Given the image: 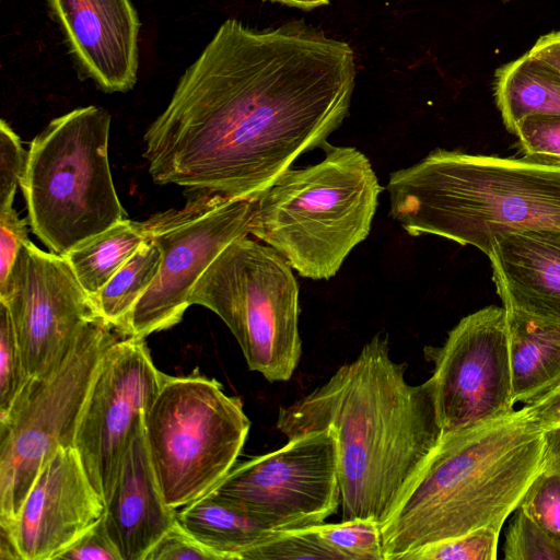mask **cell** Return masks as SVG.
Wrapping results in <instances>:
<instances>
[{
    "label": "cell",
    "mask_w": 560,
    "mask_h": 560,
    "mask_svg": "<svg viewBox=\"0 0 560 560\" xmlns=\"http://www.w3.org/2000/svg\"><path fill=\"white\" fill-rule=\"evenodd\" d=\"M351 46L302 20L255 30L224 21L148 127L159 185L255 200L302 153L324 148L349 114Z\"/></svg>",
    "instance_id": "cell-1"
},
{
    "label": "cell",
    "mask_w": 560,
    "mask_h": 560,
    "mask_svg": "<svg viewBox=\"0 0 560 560\" xmlns=\"http://www.w3.org/2000/svg\"><path fill=\"white\" fill-rule=\"evenodd\" d=\"M377 332L322 385L280 407L288 439L328 430L337 442L341 521L390 517L442 439L434 385H412Z\"/></svg>",
    "instance_id": "cell-2"
},
{
    "label": "cell",
    "mask_w": 560,
    "mask_h": 560,
    "mask_svg": "<svg viewBox=\"0 0 560 560\" xmlns=\"http://www.w3.org/2000/svg\"><path fill=\"white\" fill-rule=\"evenodd\" d=\"M545 467L544 429L525 406L443 435L381 526L383 559L490 526L501 530Z\"/></svg>",
    "instance_id": "cell-3"
},
{
    "label": "cell",
    "mask_w": 560,
    "mask_h": 560,
    "mask_svg": "<svg viewBox=\"0 0 560 560\" xmlns=\"http://www.w3.org/2000/svg\"><path fill=\"white\" fill-rule=\"evenodd\" d=\"M390 217L488 256L495 235L560 229V166L436 149L389 175Z\"/></svg>",
    "instance_id": "cell-4"
},
{
    "label": "cell",
    "mask_w": 560,
    "mask_h": 560,
    "mask_svg": "<svg viewBox=\"0 0 560 560\" xmlns=\"http://www.w3.org/2000/svg\"><path fill=\"white\" fill-rule=\"evenodd\" d=\"M317 164L289 168L254 201L253 234L296 272L328 280L369 235L382 187L368 156L327 143Z\"/></svg>",
    "instance_id": "cell-5"
},
{
    "label": "cell",
    "mask_w": 560,
    "mask_h": 560,
    "mask_svg": "<svg viewBox=\"0 0 560 560\" xmlns=\"http://www.w3.org/2000/svg\"><path fill=\"white\" fill-rule=\"evenodd\" d=\"M110 115L94 105L52 119L31 142L20 182L33 233L66 255L127 220L108 163Z\"/></svg>",
    "instance_id": "cell-6"
},
{
    "label": "cell",
    "mask_w": 560,
    "mask_h": 560,
    "mask_svg": "<svg viewBox=\"0 0 560 560\" xmlns=\"http://www.w3.org/2000/svg\"><path fill=\"white\" fill-rule=\"evenodd\" d=\"M249 428L241 398L215 378L165 375L143 421L165 503L178 510L210 492L234 467Z\"/></svg>",
    "instance_id": "cell-7"
},
{
    "label": "cell",
    "mask_w": 560,
    "mask_h": 560,
    "mask_svg": "<svg viewBox=\"0 0 560 560\" xmlns=\"http://www.w3.org/2000/svg\"><path fill=\"white\" fill-rule=\"evenodd\" d=\"M189 301L224 322L249 370L269 382L292 377L302 355L299 287L276 249L248 236L233 241L197 280Z\"/></svg>",
    "instance_id": "cell-8"
},
{
    "label": "cell",
    "mask_w": 560,
    "mask_h": 560,
    "mask_svg": "<svg viewBox=\"0 0 560 560\" xmlns=\"http://www.w3.org/2000/svg\"><path fill=\"white\" fill-rule=\"evenodd\" d=\"M121 336L102 317L89 322L65 359L47 374L30 378L0 416V523L15 517L54 453L73 446L98 365Z\"/></svg>",
    "instance_id": "cell-9"
},
{
    "label": "cell",
    "mask_w": 560,
    "mask_h": 560,
    "mask_svg": "<svg viewBox=\"0 0 560 560\" xmlns=\"http://www.w3.org/2000/svg\"><path fill=\"white\" fill-rule=\"evenodd\" d=\"M254 209V200L194 195L183 208L143 221L145 236L162 250V262L131 310L122 336L145 339L178 324L203 271L229 244L248 236Z\"/></svg>",
    "instance_id": "cell-10"
},
{
    "label": "cell",
    "mask_w": 560,
    "mask_h": 560,
    "mask_svg": "<svg viewBox=\"0 0 560 560\" xmlns=\"http://www.w3.org/2000/svg\"><path fill=\"white\" fill-rule=\"evenodd\" d=\"M279 530L314 526L341 504L337 442L328 430L248 458L210 491Z\"/></svg>",
    "instance_id": "cell-11"
},
{
    "label": "cell",
    "mask_w": 560,
    "mask_h": 560,
    "mask_svg": "<svg viewBox=\"0 0 560 560\" xmlns=\"http://www.w3.org/2000/svg\"><path fill=\"white\" fill-rule=\"evenodd\" d=\"M443 435L514 411L506 310L487 306L463 317L441 347H425ZM442 435V436H443Z\"/></svg>",
    "instance_id": "cell-12"
},
{
    "label": "cell",
    "mask_w": 560,
    "mask_h": 560,
    "mask_svg": "<svg viewBox=\"0 0 560 560\" xmlns=\"http://www.w3.org/2000/svg\"><path fill=\"white\" fill-rule=\"evenodd\" d=\"M166 374L142 338L121 336L104 354L85 399L73 441L85 472L106 503L125 452Z\"/></svg>",
    "instance_id": "cell-13"
},
{
    "label": "cell",
    "mask_w": 560,
    "mask_h": 560,
    "mask_svg": "<svg viewBox=\"0 0 560 560\" xmlns=\"http://www.w3.org/2000/svg\"><path fill=\"white\" fill-rule=\"evenodd\" d=\"M30 378L55 369L84 326L100 317L67 259L39 249L30 240L0 285Z\"/></svg>",
    "instance_id": "cell-14"
},
{
    "label": "cell",
    "mask_w": 560,
    "mask_h": 560,
    "mask_svg": "<svg viewBox=\"0 0 560 560\" xmlns=\"http://www.w3.org/2000/svg\"><path fill=\"white\" fill-rule=\"evenodd\" d=\"M73 446L60 447L40 469L18 514L0 523L21 560H50L72 545L104 514Z\"/></svg>",
    "instance_id": "cell-15"
},
{
    "label": "cell",
    "mask_w": 560,
    "mask_h": 560,
    "mask_svg": "<svg viewBox=\"0 0 560 560\" xmlns=\"http://www.w3.org/2000/svg\"><path fill=\"white\" fill-rule=\"evenodd\" d=\"M81 72L107 93L137 82L140 21L131 0H45Z\"/></svg>",
    "instance_id": "cell-16"
},
{
    "label": "cell",
    "mask_w": 560,
    "mask_h": 560,
    "mask_svg": "<svg viewBox=\"0 0 560 560\" xmlns=\"http://www.w3.org/2000/svg\"><path fill=\"white\" fill-rule=\"evenodd\" d=\"M488 257L506 311L560 326V229L495 235Z\"/></svg>",
    "instance_id": "cell-17"
},
{
    "label": "cell",
    "mask_w": 560,
    "mask_h": 560,
    "mask_svg": "<svg viewBox=\"0 0 560 560\" xmlns=\"http://www.w3.org/2000/svg\"><path fill=\"white\" fill-rule=\"evenodd\" d=\"M160 492L150 462L143 424L125 452L103 514L107 533L122 560H144L177 521Z\"/></svg>",
    "instance_id": "cell-18"
},
{
    "label": "cell",
    "mask_w": 560,
    "mask_h": 560,
    "mask_svg": "<svg viewBox=\"0 0 560 560\" xmlns=\"http://www.w3.org/2000/svg\"><path fill=\"white\" fill-rule=\"evenodd\" d=\"M512 393L530 405L560 385V326L506 311Z\"/></svg>",
    "instance_id": "cell-19"
},
{
    "label": "cell",
    "mask_w": 560,
    "mask_h": 560,
    "mask_svg": "<svg viewBox=\"0 0 560 560\" xmlns=\"http://www.w3.org/2000/svg\"><path fill=\"white\" fill-rule=\"evenodd\" d=\"M176 517L223 560H242L246 551L284 532L212 492L183 506Z\"/></svg>",
    "instance_id": "cell-20"
},
{
    "label": "cell",
    "mask_w": 560,
    "mask_h": 560,
    "mask_svg": "<svg viewBox=\"0 0 560 560\" xmlns=\"http://www.w3.org/2000/svg\"><path fill=\"white\" fill-rule=\"evenodd\" d=\"M493 94L511 133L529 115L560 116V74L528 52L495 70Z\"/></svg>",
    "instance_id": "cell-21"
},
{
    "label": "cell",
    "mask_w": 560,
    "mask_h": 560,
    "mask_svg": "<svg viewBox=\"0 0 560 560\" xmlns=\"http://www.w3.org/2000/svg\"><path fill=\"white\" fill-rule=\"evenodd\" d=\"M142 222L129 219L83 241L63 257L81 287L95 295L145 240Z\"/></svg>",
    "instance_id": "cell-22"
},
{
    "label": "cell",
    "mask_w": 560,
    "mask_h": 560,
    "mask_svg": "<svg viewBox=\"0 0 560 560\" xmlns=\"http://www.w3.org/2000/svg\"><path fill=\"white\" fill-rule=\"evenodd\" d=\"M161 262V248L145 237L135 254L92 296L98 316L120 335L131 310L156 278Z\"/></svg>",
    "instance_id": "cell-23"
},
{
    "label": "cell",
    "mask_w": 560,
    "mask_h": 560,
    "mask_svg": "<svg viewBox=\"0 0 560 560\" xmlns=\"http://www.w3.org/2000/svg\"><path fill=\"white\" fill-rule=\"evenodd\" d=\"M314 529L339 560H384L381 525L373 520L320 523Z\"/></svg>",
    "instance_id": "cell-24"
},
{
    "label": "cell",
    "mask_w": 560,
    "mask_h": 560,
    "mask_svg": "<svg viewBox=\"0 0 560 560\" xmlns=\"http://www.w3.org/2000/svg\"><path fill=\"white\" fill-rule=\"evenodd\" d=\"M279 559L339 560V557L320 539L314 526L281 532L242 556V560Z\"/></svg>",
    "instance_id": "cell-25"
},
{
    "label": "cell",
    "mask_w": 560,
    "mask_h": 560,
    "mask_svg": "<svg viewBox=\"0 0 560 560\" xmlns=\"http://www.w3.org/2000/svg\"><path fill=\"white\" fill-rule=\"evenodd\" d=\"M513 135L524 159L560 166V116L529 115L516 124Z\"/></svg>",
    "instance_id": "cell-26"
},
{
    "label": "cell",
    "mask_w": 560,
    "mask_h": 560,
    "mask_svg": "<svg viewBox=\"0 0 560 560\" xmlns=\"http://www.w3.org/2000/svg\"><path fill=\"white\" fill-rule=\"evenodd\" d=\"M499 529L490 526L429 545L407 560H495L498 558Z\"/></svg>",
    "instance_id": "cell-27"
},
{
    "label": "cell",
    "mask_w": 560,
    "mask_h": 560,
    "mask_svg": "<svg viewBox=\"0 0 560 560\" xmlns=\"http://www.w3.org/2000/svg\"><path fill=\"white\" fill-rule=\"evenodd\" d=\"M503 555L506 560H560V544L517 508L506 530Z\"/></svg>",
    "instance_id": "cell-28"
},
{
    "label": "cell",
    "mask_w": 560,
    "mask_h": 560,
    "mask_svg": "<svg viewBox=\"0 0 560 560\" xmlns=\"http://www.w3.org/2000/svg\"><path fill=\"white\" fill-rule=\"evenodd\" d=\"M28 380L9 310L0 302V416L10 409Z\"/></svg>",
    "instance_id": "cell-29"
},
{
    "label": "cell",
    "mask_w": 560,
    "mask_h": 560,
    "mask_svg": "<svg viewBox=\"0 0 560 560\" xmlns=\"http://www.w3.org/2000/svg\"><path fill=\"white\" fill-rule=\"evenodd\" d=\"M518 509L560 544V477L542 470L523 497Z\"/></svg>",
    "instance_id": "cell-30"
},
{
    "label": "cell",
    "mask_w": 560,
    "mask_h": 560,
    "mask_svg": "<svg viewBox=\"0 0 560 560\" xmlns=\"http://www.w3.org/2000/svg\"><path fill=\"white\" fill-rule=\"evenodd\" d=\"M28 151L5 120L0 122V210L11 207L26 167Z\"/></svg>",
    "instance_id": "cell-31"
},
{
    "label": "cell",
    "mask_w": 560,
    "mask_h": 560,
    "mask_svg": "<svg viewBox=\"0 0 560 560\" xmlns=\"http://www.w3.org/2000/svg\"><path fill=\"white\" fill-rule=\"evenodd\" d=\"M223 560L176 521L151 548L144 560Z\"/></svg>",
    "instance_id": "cell-32"
},
{
    "label": "cell",
    "mask_w": 560,
    "mask_h": 560,
    "mask_svg": "<svg viewBox=\"0 0 560 560\" xmlns=\"http://www.w3.org/2000/svg\"><path fill=\"white\" fill-rule=\"evenodd\" d=\"M57 559L67 560H122L112 541L102 517L65 549Z\"/></svg>",
    "instance_id": "cell-33"
},
{
    "label": "cell",
    "mask_w": 560,
    "mask_h": 560,
    "mask_svg": "<svg viewBox=\"0 0 560 560\" xmlns=\"http://www.w3.org/2000/svg\"><path fill=\"white\" fill-rule=\"evenodd\" d=\"M28 230L13 207L0 210V285L7 281L21 246L27 242Z\"/></svg>",
    "instance_id": "cell-34"
},
{
    "label": "cell",
    "mask_w": 560,
    "mask_h": 560,
    "mask_svg": "<svg viewBox=\"0 0 560 560\" xmlns=\"http://www.w3.org/2000/svg\"><path fill=\"white\" fill-rule=\"evenodd\" d=\"M525 408L544 430L560 427V385Z\"/></svg>",
    "instance_id": "cell-35"
},
{
    "label": "cell",
    "mask_w": 560,
    "mask_h": 560,
    "mask_svg": "<svg viewBox=\"0 0 560 560\" xmlns=\"http://www.w3.org/2000/svg\"><path fill=\"white\" fill-rule=\"evenodd\" d=\"M527 52L560 74V31L540 36Z\"/></svg>",
    "instance_id": "cell-36"
},
{
    "label": "cell",
    "mask_w": 560,
    "mask_h": 560,
    "mask_svg": "<svg viewBox=\"0 0 560 560\" xmlns=\"http://www.w3.org/2000/svg\"><path fill=\"white\" fill-rule=\"evenodd\" d=\"M545 467L544 469L560 477V427L544 430Z\"/></svg>",
    "instance_id": "cell-37"
},
{
    "label": "cell",
    "mask_w": 560,
    "mask_h": 560,
    "mask_svg": "<svg viewBox=\"0 0 560 560\" xmlns=\"http://www.w3.org/2000/svg\"><path fill=\"white\" fill-rule=\"evenodd\" d=\"M302 10H312L329 3V0H268Z\"/></svg>",
    "instance_id": "cell-38"
}]
</instances>
